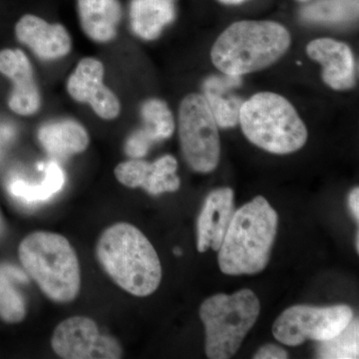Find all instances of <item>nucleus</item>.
<instances>
[{
	"label": "nucleus",
	"mask_w": 359,
	"mask_h": 359,
	"mask_svg": "<svg viewBox=\"0 0 359 359\" xmlns=\"http://www.w3.org/2000/svg\"><path fill=\"white\" fill-rule=\"evenodd\" d=\"M96 257L111 280L135 297H148L159 287V257L147 237L133 224L117 223L106 229L97 242Z\"/></svg>",
	"instance_id": "nucleus-1"
},
{
	"label": "nucleus",
	"mask_w": 359,
	"mask_h": 359,
	"mask_svg": "<svg viewBox=\"0 0 359 359\" xmlns=\"http://www.w3.org/2000/svg\"><path fill=\"white\" fill-rule=\"evenodd\" d=\"M292 37L280 23L242 20L226 27L212 45L215 67L231 76H244L266 69L289 50Z\"/></svg>",
	"instance_id": "nucleus-2"
},
{
	"label": "nucleus",
	"mask_w": 359,
	"mask_h": 359,
	"mask_svg": "<svg viewBox=\"0 0 359 359\" xmlns=\"http://www.w3.org/2000/svg\"><path fill=\"white\" fill-rule=\"evenodd\" d=\"M278 214L263 196L235 212L219 250V266L224 275H256L268 266Z\"/></svg>",
	"instance_id": "nucleus-3"
},
{
	"label": "nucleus",
	"mask_w": 359,
	"mask_h": 359,
	"mask_svg": "<svg viewBox=\"0 0 359 359\" xmlns=\"http://www.w3.org/2000/svg\"><path fill=\"white\" fill-rule=\"evenodd\" d=\"M25 273L50 301L67 304L81 289L76 252L65 236L39 231L23 238L18 248Z\"/></svg>",
	"instance_id": "nucleus-4"
},
{
	"label": "nucleus",
	"mask_w": 359,
	"mask_h": 359,
	"mask_svg": "<svg viewBox=\"0 0 359 359\" xmlns=\"http://www.w3.org/2000/svg\"><path fill=\"white\" fill-rule=\"evenodd\" d=\"M238 124L250 143L271 154H292L308 141V129L294 105L273 92H259L245 101Z\"/></svg>",
	"instance_id": "nucleus-5"
},
{
	"label": "nucleus",
	"mask_w": 359,
	"mask_h": 359,
	"mask_svg": "<svg viewBox=\"0 0 359 359\" xmlns=\"http://www.w3.org/2000/svg\"><path fill=\"white\" fill-rule=\"evenodd\" d=\"M261 304L252 290L212 295L203 302L200 318L205 332V351L211 359H228L238 353L257 323Z\"/></svg>",
	"instance_id": "nucleus-6"
},
{
	"label": "nucleus",
	"mask_w": 359,
	"mask_h": 359,
	"mask_svg": "<svg viewBox=\"0 0 359 359\" xmlns=\"http://www.w3.org/2000/svg\"><path fill=\"white\" fill-rule=\"evenodd\" d=\"M178 131L187 164L197 173L216 170L221 158L219 126L202 94L192 93L179 107Z\"/></svg>",
	"instance_id": "nucleus-7"
},
{
	"label": "nucleus",
	"mask_w": 359,
	"mask_h": 359,
	"mask_svg": "<svg viewBox=\"0 0 359 359\" xmlns=\"http://www.w3.org/2000/svg\"><path fill=\"white\" fill-rule=\"evenodd\" d=\"M353 318V309L346 304L325 308L299 304L285 309L276 318L273 334L289 346H301L306 340L325 341L340 334Z\"/></svg>",
	"instance_id": "nucleus-8"
},
{
	"label": "nucleus",
	"mask_w": 359,
	"mask_h": 359,
	"mask_svg": "<svg viewBox=\"0 0 359 359\" xmlns=\"http://www.w3.org/2000/svg\"><path fill=\"white\" fill-rule=\"evenodd\" d=\"M59 358L65 359H118L121 344L110 335L100 334L95 321L86 316H71L59 323L51 339Z\"/></svg>",
	"instance_id": "nucleus-9"
},
{
	"label": "nucleus",
	"mask_w": 359,
	"mask_h": 359,
	"mask_svg": "<svg viewBox=\"0 0 359 359\" xmlns=\"http://www.w3.org/2000/svg\"><path fill=\"white\" fill-rule=\"evenodd\" d=\"M104 73L103 63L98 59H81L68 78L66 88L73 100L89 104L101 119L114 120L121 112V104L104 84Z\"/></svg>",
	"instance_id": "nucleus-10"
},
{
	"label": "nucleus",
	"mask_w": 359,
	"mask_h": 359,
	"mask_svg": "<svg viewBox=\"0 0 359 359\" xmlns=\"http://www.w3.org/2000/svg\"><path fill=\"white\" fill-rule=\"evenodd\" d=\"M178 162L172 155H165L153 163L131 159L120 163L115 168L116 179L128 188H142L152 196L176 192L181 186L178 175Z\"/></svg>",
	"instance_id": "nucleus-11"
},
{
	"label": "nucleus",
	"mask_w": 359,
	"mask_h": 359,
	"mask_svg": "<svg viewBox=\"0 0 359 359\" xmlns=\"http://www.w3.org/2000/svg\"><path fill=\"white\" fill-rule=\"evenodd\" d=\"M306 54L320 63L321 78L325 84L335 91L353 89L358 78V66L351 47L332 39H318L309 42Z\"/></svg>",
	"instance_id": "nucleus-12"
},
{
	"label": "nucleus",
	"mask_w": 359,
	"mask_h": 359,
	"mask_svg": "<svg viewBox=\"0 0 359 359\" xmlns=\"http://www.w3.org/2000/svg\"><path fill=\"white\" fill-rule=\"evenodd\" d=\"M0 73L11 80L13 92L8 99L11 111L21 116H32L41 106V95L32 62L20 49L0 51Z\"/></svg>",
	"instance_id": "nucleus-13"
},
{
	"label": "nucleus",
	"mask_w": 359,
	"mask_h": 359,
	"mask_svg": "<svg viewBox=\"0 0 359 359\" xmlns=\"http://www.w3.org/2000/svg\"><path fill=\"white\" fill-rule=\"evenodd\" d=\"M21 43L29 47L42 60H57L70 53L72 39L60 23H48L39 16L26 14L15 25Z\"/></svg>",
	"instance_id": "nucleus-14"
},
{
	"label": "nucleus",
	"mask_w": 359,
	"mask_h": 359,
	"mask_svg": "<svg viewBox=\"0 0 359 359\" xmlns=\"http://www.w3.org/2000/svg\"><path fill=\"white\" fill-rule=\"evenodd\" d=\"M235 194L231 188H219L205 198L198 218L197 248L200 252L219 250L235 214Z\"/></svg>",
	"instance_id": "nucleus-15"
},
{
	"label": "nucleus",
	"mask_w": 359,
	"mask_h": 359,
	"mask_svg": "<svg viewBox=\"0 0 359 359\" xmlns=\"http://www.w3.org/2000/svg\"><path fill=\"white\" fill-rule=\"evenodd\" d=\"M141 116L143 127L132 133L125 144V152L132 159L147 155L154 144L171 138L176 128L171 110L161 99L145 101L141 107Z\"/></svg>",
	"instance_id": "nucleus-16"
},
{
	"label": "nucleus",
	"mask_w": 359,
	"mask_h": 359,
	"mask_svg": "<svg viewBox=\"0 0 359 359\" xmlns=\"http://www.w3.org/2000/svg\"><path fill=\"white\" fill-rule=\"evenodd\" d=\"M242 84V76L212 75L203 83V94L217 124L221 128H231L238 124L242 97L235 90Z\"/></svg>",
	"instance_id": "nucleus-17"
},
{
	"label": "nucleus",
	"mask_w": 359,
	"mask_h": 359,
	"mask_svg": "<svg viewBox=\"0 0 359 359\" xmlns=\"http://www.w3.org/2000/svg\"><path fill=\"white\" fill-rule=\"evenodd\" d=\"M37 137L47 154L58 160L84 152L90 141L84 126L72 119L46 123L40 127Z\"/></svg>",
	"instance_id": "nucleus-18"
},
{
	"label": "nucleus",
	"mask_w": 359,
	"mask_h": 359,
	"mask_svg": "<svg viewBox=\"0 0 359 359\" xmlns=\"http://www.w3.org/2000/svg\"><path fill=\"white\" fill-rule=\"evenodd\" d=\"M82 30L97 43H107L117 35L122 11L118 0H77Z\"/></svg>",
	"instance_id": "nucleus-19"
},
{
	"label": "nucleus",
	"mask_w": 359,
	"mask_h": 359,
	"mask_svg": "<svg viewBox=\"0 0 359 359\" xmlns=\"http://www.w3.org/2000/svg\"><path fill=\"white\" fill-rule=\"evenodd\" d=\"M175 16L171 0H133L130 7L132 30L145 40L157 39Z\"/></svg>",
	"instance_id": "nucleus-20"
},
{
	"label": "nucleus",
	"mask_w": 359,
	"mask_h": 359,
	"mask_svg": "<svg viewBox=\"0 0 359 359\" xmlns=\"http://www.w3.org/2000/svg\"><path fill=\"white\" fill-rule=\"evenodd\" d=\"M18 282L27 283V273L13 264H0V320L4 323H20L27 313L25 297L16 285Z\"/></svg>",
	"instance_id": "nucleus-21"
},
{
	"label": "nucleus",
	"mask_w": 359,
	"mask_h": 359,
	"mask_svg": "<svg viewBox=\"0 0 359 359\" xmlns=\"http://www.w3.org/2000/svg\"><path fill=\"white\" fill-rule=\"evenodd\" d=\"M65 184V175L55 161L45 168L44 179L36 184L16 179L9 184V193L16 199L25 203H37L50 199Z\"/></svg>",
	"instance_id": "nucleus-22"
},
{
	"label": "nucleus",
	"mask_w": 359,
	"mask_h": 359,
	"mask_svg": "<svg viewBox=\"0 0 359 359\" xmlns=\"http://www.w3.org/2000/svg\"><path fill=\"white\" fill-rule=\"evenodd\" d=\"M301 18L327 25L351 22L358 18V0H314L302 9Z\"/></svg>",
	"instance_id": "nucleus-23"
},
{
	"label": "nucleus",
	"mask_w": 359,
	"mask_h": 359,
	"mask_svg": "<svg viewBox=\"0 0 359 359\" xmlns=\"http://www.w3.org/2000/svg\"><path fill=\"white\" fill-rule=\"evenodd\" d=\"M358 318H353L340 334L325 341L318 342L316 358L323 359H354L359 358Z\"/></svg>",
	"instance_id": "nucleus-24"
},
{
	"label": "nucleus",
	"mask_w": 359,
	"mask_h": 359,
	"mask_svg": "<svg viewBox=\"0 0 359 359\" xmlns=\"http://www.w3.org/2000/svg\"><path fill=\"white\" fill-rule=\"evenodd\" d=\"M256 359H285L289 358V353L283 347L269 344L262 346L254 355Z\"/></svg>",
	"instance_id": "nucleus-25"
},
{
	"label": "nucleus",
	"mask_w": 359,
	"mask_h": 359,
	"mask_svg": "<svg viewBox=\"0 0 359 359\" xmlns=\"http://www.w3.org/2000/svg\"><path fill=\"white\" fill-rule=\"evenodd\" d=\"M348 205L353 216L356 222H358L359 219V189L358 187L354 188L351 193L349 194L348 197Z\"/></svg>",
	"instance_id": "nucleus-26"
},
{
	"label": "nucleus",
	"mask_w": 359,
	"mask_h": 359,
	"mask_svg": "<svg viewBox=\"0 0 359 359\" xmlns=\"http://www.w3.org/2000/svg\"><path fill=\"white\" fill-rule=\"evenodd\" d=\"M221 4H226V6H238V4H244L248 0H219Z\"/></svg>",
	"instance_id": "nucleus-27"
},
{
	"label": "nucleus",
	"mask_w": 359,
	"mask_h": 359,
	"mask_svg": "<svg viewBox=\"0 0 359 359\" xmlns=\"http://www.w3.org/2000/svg\"><path fill=\"white\" fill-rule=\"evenodd\" d=\"M4 231V219H2L1 214H0V238H1L2 233Z\"/></svg>",
	"instance_id": "nucleus-28"
},
{
	"label": "nucleus",
	"mask_w": 359,
	"mask_h": 359,
	"mask_svg": "<svg viewBox=\"0 0 359 359\" xmlns=\"http://www.w3.org/2000/svg\"><path fill=\"white\" fill-rule=\"evenodd\" d=\"M174 252H175V255H177V256H180V255H182L181 250H180V249H175Z\"/></svg>",
	"instance_id": "nucleus-29"
},
{
	"label": "nucleus",
	"mask_w": 359,
	"mask_h": 359,
	"mask_svg": "<svg viewBox=\"0 0 359 359\" xmlns=\"http://www.w3.org/2000/svg\"><path fill=\"white\" fill-rule=\"evenodd\" d=\"M358 233H356V250H359V245H358Z\"/></svg>",
	"instance_id": "nucleus-30"
},
{
	"label": "nucleus",
	"mask_w": 359,
	"mask_h": 359,
	"mask_svg": "<svg viewBox=\"0 0 359 359\" xmlns=\"http://www.w3.org/2000/svg\"><path fill=\"white\" fill-rule=\"evenodd\" d=\"M297 1H299V2H309V1H311V0H297Z\"/></svg>",
	"instance_id": "nucleus-31"
}]
</instances>
